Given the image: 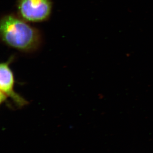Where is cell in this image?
Wrapping results in <instances>:
<instances>
[{"instance_id": "7a4b0ae2", "label": "cell", "mask_w": 153, "mask_h": 153, "mask_svg": "<svg viewBox=\"0 0 153 153\" xmlns=\"http://www.w3.org/2000/svg\"><path fill=\"white\" fill-rule=\"evenodd\" d=\"M15 56H11L0 66V102L9 104V100L14 105L20 108L27 105L29 102L15 90V79L10 68Z\"/></svg>"}, {"instance_id": "3957f363", "label": "cell", "mask_w": 153, "mask_h": 153, "mask_svg": "<svg viewBox=\"0 0 153 153\" xmlns=\"http://www.w3.org/2000/svg\"><path fill=\"white\" fill-rule=\"evenodd\" d=\"M20 18L26 22H41L49 18L52 10L51 0H18Z\"/></svg>"}, {"instance_id": "6da1fadb", "label": "cell", "mask_w": 153, "mask_h": 153, "mask_svg": "<svg viewBox=\"0 0 153 153\" xmlns=\"http://www.w3.org/2000/svg\"><path fill=\"white\" fill-rule=\"evenodd\" d=\"M0 33L4 43L20 52H35L41 43L38 31L25 20L13 15H7L1 19Z\"/></svg>"}]
</instances>
